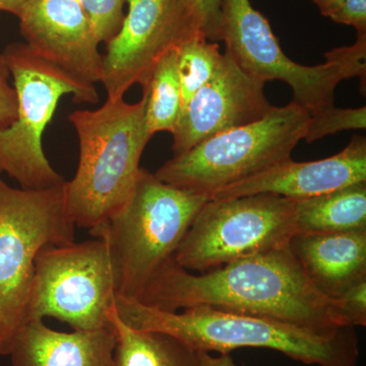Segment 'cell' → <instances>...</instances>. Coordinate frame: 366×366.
Instances as JSON below:
<instances>
[{"instance_id":"cell-1","label":"cell","mask_w":366,"mask_h":366,"mask_svg":"<svg viewBox=\"0 0 366 366\" xmlns=\"http://www.w3.org/2000/svg\"><path fill=\"white\" fill-rule=\"evenodd\" d=\"M137 301L167 312L218 308L319 332L352 327L338 302L315 287L289 245L199 274L171 257Z\"/></svg>"},{"instance_id":"cell-2","label":"cell","mask_w":366,"mask_h":366,"mask_svg":"<svg viewBox=\"0 0 366 366\" xmlns=\"http://www.w3.org/2000/svg\"><path fill=\"white\" fill-rule=\"evenodd\" d=\"M115 312L127 326L171 335L201 352L229 354L240 348H264L291 360L319 366H357L354 327L319 332L280 320L208 307L182 314L117 296Z\"/></svg>"},{"instance_id":"cell-3","label":"cell","mask_w":366,"mask_h":366,"mask_svg":"<svg viewBox=\"0 0 366 366\" xmlns=\"http://www.w3.org/2000/svg\"><path fill=\"white\" fill-rule=\"evenodd\" d=\"M79 142L78 169L64 182V208L76 228H97L122 213L134 194L144 148L146 96L134 104L107 99L96 110L69 115Z\"/></svg>"},{"instance_id":"cell-4","label":"cell","mask_w":366,"mask_h":366,"mask_svg":"<svg viewBox=\"0 0 366 366\" xmlns=\"http://www.w3.org/2000/svg\"><path fill=\"white\" fill-rule=\"evenodd\" d=\"M208 196L177 189L142 168L122 213L89 230L107 243L118 274L117 296L139 300L152 277L175 252Z\"/></svg>"},{"instance_id":"cell-5","label":"cell","mask_w":366,"mask_h":366,"mask_svg":"<svg viewBox=\"0 0 366 366\" xmlns=\"http://www.w3.org/2000/svg\"><path fill=\"white\" fill-rule=\"evenodd\" d=\"M219 41L243 71L262 83L281 81L292 89L293 101L310 113L334 105V94L344 79L360 78L365 90L366 35L351 46L327 52L326 64H296L282 50L269 21L250 0H223Z\"/></svg>"},{"instance_id":"cell-6","label":"cell","mask_w":366,"mask_h":366,"mask_svg":"<svg viewBox=\"0 0 366 366\" xmlns=\"http://www.w3.org/2000/svg\"><path fill=\"white\" fill-rule=\"evenodd\" d=\"M76 242L64 208V183L16 189L0 175V356L29 322L35 259L47 245Z\"/></svg>"},{"instance_id":"cell-7","label":"cell","mask_w":366,"mask_h":366,"mask_svg":"<svg viewBox=\"0 0 366 366\" xmlns=\"http://www.w3.org/2000/svg\"><path fill=\"white\" fill-rule=\"evenodd\" d=\"M310 112L292 101L264 117L204 139L173 156L154 174L177 189L208 196L290 160L307 132Z\"/></svg>"},{"instance_id":"cell-8","label":"cell","mask_w":366,"mask_h":366,"mask_svg":"<svg viewBox=\"0 0 366 366\" xmlns=\"http://www.w3.org/2000/svg\"><path fill=\"white\" fill-rule=\"evenodd\" d=\"M18 95V117L0 129V174L6 173L25 189L59 187L66 180L43 150V134L60 99L96 104L95 86L81 85L38 57L26 44H14L4 54Z\"/></svg>"},{"instance_id":"cell-9","label":"cell","mask_w":366,"mask_h":366,"mask_svg":"<svg viewBox=\"0 0 366 366\" xmlns=\"http://www.w3.org/2000/svg\"><path fill=\"white\" fill-rule=\"evenodd\" d=\"M295 219V199L278 194L209 199L173 257L189 272L221 268L288 247L296 234Z\"/></svg>"},{"instance_id":"cell-10","label":"cell","mask_w":366,"mask_h":366,"mask_svg":"<svg viewBox=\"0 0 366 366\" xmlns=\"http://www.w3.org/2000/svg\"><path fill=\"white\" fill-rule=\"evenodd\" d=\"M118 274L101 238L47 245L35 259L29 320L52 317L74 331L112 327Z\"/></svg>"},{"instance_id":"cell-11","label":"cell","mask_w":366,"mask_h":366,"mask_svg":"<svg viewBox=\"0 0 366 366\" xmlns=\"http://www.w3.org/2000/svg\"><path fill=\"white\" fill-rule=\"evenodd\" d=\"M129 13L108 41L102 60L107 99L124 98L148 84L158 62L194 36L203 35L182 0H127Z\"/></svg>"},{"instance_id":"cell-12","label":"cell","mask_w":366,"mask_h":366,"mask_svg":"<svg viewBox=\"0 0 366 366\" xmlns=\"http://www.w3.org/2000/svg\"><path fill=\"white\" fill-rule=\"evenodd\" d=\"M264 83L242 71L224 53L213 76L182 108L172 132L174 155L221 132L252 124L273 107Z\"/></svg>"},{"instance_id":"cell-13","label":"cell","mask_w":366,"mask_h":366,"mask_svg":"<svg viewBox=\"0 0 366 366\" xmlns=\"http://www.w3.org/2000/svg\"><path fill=\"white\" fill-rule=\"evenodd\" d=\"M19 18L26 46L81 85L102 78L103 55L83 6L74 0H28Z\"/></svg>"},{"instance_id":"cell-14","label":"cell","mask_w":366,"mask_h":366,"mask_svg":"<svg viewBox=\"0 0 366 366\" xmlns=\"http://www.w3.org/2000/svg\"><path fill=\"white\" fill-rule=\"evenodd\" d=\"M366 182V139L354 136L348 146L332 157L312 162L292 159L217 190L211 199L273 194L307 199Z\"/></svg>"},{"instance_id":"cell-15","label":"cell","mask_w":366,"mask_h":366,"mask_svg":"<svg viewBox=\"0 0 366 366\" xmlns=\"http://www.w3.org/2000/svg\"><path fill=\"white\" fill-rule=\"evenodd\" d=\"M115 347L112 325L66 333L32 320L14 337L9 355L11 366H113Z\"/></svg>"},{"instance_id":"cell-16","label":"cell","mask_w":366,"mask_h":366,"mask_svg":"<svg viewBox=\"0 0 366 366\" xmlns=\"http://www.w3.org/2000/svg\"><path fill=\"white\" fill-rule=\"evenodd\" d=\"M289 247L315 287L332 300L366 279V230L296 234Z\"/></svg>"},{"instance_id":"cell-17","label":"cell","mask_w":366,"mask_h":366,"mask_svg":"<svg viewBox=\"0 0 366 366\" xmlns=\"http://www.w3.org/2000/svg\"><path fill=\"white\" fill-rule=\"evenodd\" d=\"M295 199L296 234L366 230V182Z\"/></svg>"},{"instance_id":"cell-18","label":"cell","mask_w":366,"mask_h":366,"mask_svg":"<svg viewBox=\"0 0 366 366\" xmlns=\"http://www.w3.org/2000/svg\"><path fill=\"white\" fill-rule=\"evenodd\" d=\"M117 347L113 366H204L199 351L171 335L132 329L113 310Z\"/></svg>"},{"instance_id":"cell-19","label":"cell","mask_w":366,"mask_h":366,"mask_svg":"<svg viewBox=\"0 0 366 366\" xmlns=\"http://www.w3.org/2000/svg\"><path fill=\"white\" fill-rule=\"evenodd\" d=\"M146 96V124L152 137L159 132L172 134L182 112V92L178 74V49L171 50L158 62L148 84Z\"/></svg>"},{"instance_id":"cell-20","label":"cell","mask_w":366,"mask_h":366,"mask_svg":"<svg viewBox=\"0 0 366 366\" xmlns=\"http://www.w3.org/2000/svg\"><path fill=\"white\" fill-rule=\"evenodd\" d=\"M222 57L218 43L207 39L201 34L190 38L178 48L182 110L213 76Z\"/></svg>"},{"instance_id":"cell-21","label":"cell","mask_w":366,"mask_h":366,"mask_svg":"<svg viewBox=\"0 0 366 366\" xmlns=\"http://www.w3.org/2000/svg\"><path fill=\"white\" fill-rule=\"evenodd\" d=\"M366 107L342 109L335 106L325 108L320 112L310 113L305 139L307 143L344 131L365 129Z\"/></svg>"},{"instance_id":"cell-22","label":"cell","mask_w":366,"mask_h":366,"mask_svg":"<svg viewBox=\"0 0 366 366\" xmlns=\"http://www.w3.org/2000/svg\"><path fill=\"white\" fill-rule=\"evenodd\" d=\"M125 0H81L99 43L112 39L124 21Z\"/></svg>"},{"instance_id":"cell-23","label":"cell","mask_w":366,"mask_h":366,"mask_svg":"<svg viewBox=\"0 0 366 366\" xmlns=\"http://www.w3.org/2000/svg\"><path fill=\"white\" fill-rule=\"evenodd\" d=\"M194 23L204 37L209 41H219L221 6L223 0H182Z\"/></svg>"},{"instance_id":"cell-24","label":"cell","mask_w":366,"mask_h":366,"mask_svg":"<svg viewBox=\"0 0 366 366\" xmlns=\"http://www.w3.org/2000/svg\"><path fill=\"white\" fill-rule=\"evenodd\" d=\"M335 300L351 326H366V279L347 289Z\"/></svg>"},{"instance_id":"cell-25","label":"cell","mask_w":366,"mask_h":366,"mask_svg":"<svg viewBox=\"0 0 366 366\" xmlns=\"http://www.w3.org/2000/svg\"><path fill=\"white\" fill-rule=\"evenodd\" d=\"M9 71L4 54H0V129L13 124L18 117V95L9 85Z\"/></svg>"},{"instance_id":"cell-26","label":"cell","mask_w":366,"mask_h":366,"mask_svg":"<svg viewBox=\"0 0 366 366\" xmlns=\"http://www.w3.org/2000/svg\"><path fill=\"white\" fill-rule=\"evenodd\" d=\"M330 19L335 23L353 26L357 35H365L366 0H344Z\"/></svg>"},{"instance_id":"cell-27","label":"cell","mask_w":366,"mask_h":366,"mask_svg":"<svg viewBox=\"0 0 366 366\" xmlns=\"http://www.w3.org/2000/svg\"><path fill=\"white\" fill-rule=\"evenodd\" d=\"M201 360L204 366H243L236 365L230 354H221L220 356H212L208 352H201Z\"/></svg>"},{"instance_id":"cell-28","label":"cell","mask_w":366,"mask_h":366,"mask_svg":"<svg viewBox=\"0 0 366 366\" xmlns=\"http://www.w3.org/2000/svg\"><path fill=\"white\" fill-rule=\"evenodd\" d=\"M312 1L319 7L322 16L330 18V16L343 4L344 0H312Z\"/></svg>"},{"instance_id":"cell-29","label":"cell","mask_w":366,"mask_h":366,"mask_svg":"<svg viewBox=\"0 0 366 366\" xmlns=\"http://www.w3.org/2000/svg\"><path fill=\"white\" fill-rule=\"evenodd\" d=\"M26 2L28 0H0V11H9L19 16Z\"/></svg>"},{"instance_id":"cell-30","label":"cell","mask_w":366,"mask_h":366,"mask_svg":"<svg viewBox=\"0 0 366 366\" xmlns=\"http://www.w3.org/2000/svg\"><path fill=\"white\" fill-rule=\"evenodd\" d=\"M74 1L79 2V4H81V0H74Z\"/></svg>"}]
</instances>
